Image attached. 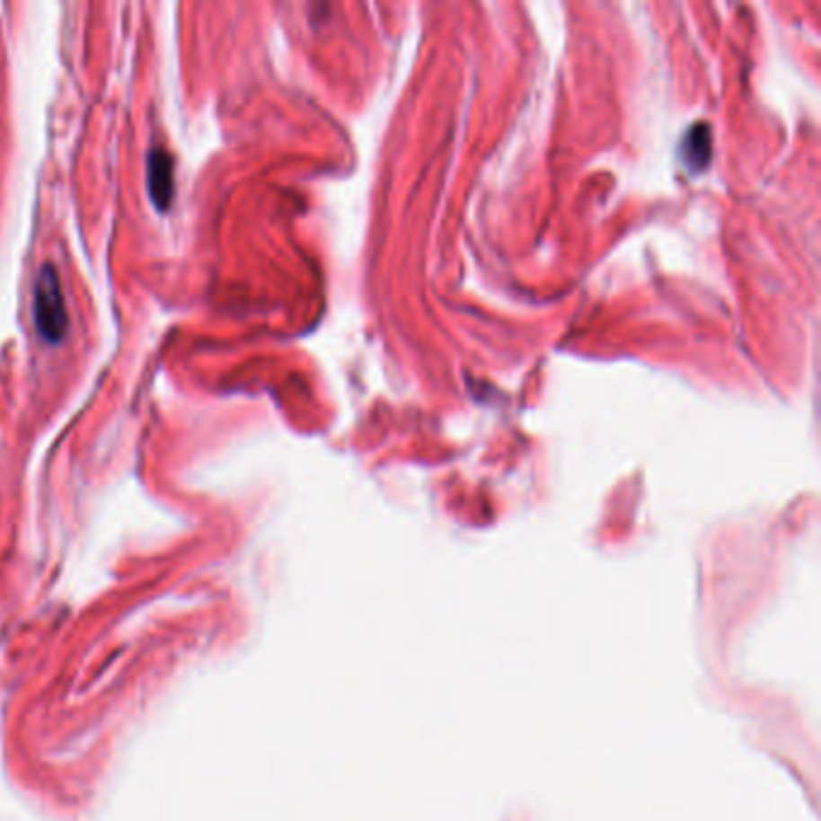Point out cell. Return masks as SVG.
<instances>
[{
	"instance_id": "1",
	"label": "cell",
	"mask_w": 821,
	"mask_h": 821,
	"mask_svg": "<svg viewBox=\"0 0 821 821\" xmlns=\"http://www.w3.org/2000/svg\"><path fill=\"white\" fill-rule=\"evenodd\" d=\"M34 318L41 335L49 342H58L66 335L68 328V316H66V304H63L61 285L56 279V272L46 268L37 282V292H34Z\"/></svg>"
},
{
	"instance_id": "2",
	"label": "cell",
	"mask_w": 821,
	"mask_h": 821,
	"mask_svg": "<svg viewBox=\"0 0 821 821\" xmlns=\"http://www.w3.org/2000/svg\"><path fill=\"white\" fill-rule=\"evenodd\" d=\"M147 179H150V190L154 203H159V207H166L169 196H172V159L166 157L164 152H152L150 154V166H147Z\"/></svg>"
}]
</instances>
